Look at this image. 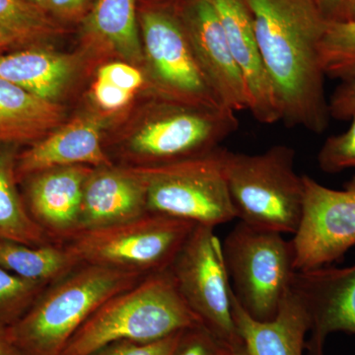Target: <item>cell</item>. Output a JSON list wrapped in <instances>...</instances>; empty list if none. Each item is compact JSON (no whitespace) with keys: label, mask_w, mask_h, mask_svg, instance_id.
<instances>
[{"label":"cell","mask_w":355,"mask_h":355,"mask_svg":"<svg viewBox=\"0 0 355 355\" xmlns=\"http://www.w3.org/2000/svg\"><path fill=\"white\" fill-rule=\"evenodd\" d=\"M280 119L317 135L330 121L320 43L328 23L314 0H247Z\"/></svg>","instance_id":"obj_1"},{"label":"cell","mask_w":355,"mask_h":355,"mask_svg":"<svg viewBox=\"0 0 355 355\" xmlns=\"http://www.w3.org/2000/svg\"><path fill=\"white\" fill-rule=\"evenodd\" d=\"M200 324L168 268L105 301L70 338L62 355H88L118 340L154 342Z\"/></svg>","instance_id":"obj_2"},{"label":"cell","mask_w":355,"mask_h":355,"mask_svg":"<svg viewBox=\"0 0 355 355\" xmlns=\"http://www.w3.org/2000/svg\"><path fill=\"white\" fill-rule=\"evenodd\" d=\"M144 277L105 266H79L46 287L24 316L7 327L9 336L22 355H62L100 305Z\"/></svg>","instance_id":"obj_3"},{"label":"cell","mask_w":355,"mask_h":355,"mask_svg":"<svg viewBox=\"0 0 355 355\" xmlns=\"http://www.w3.org/2000/svg\"><path fill=\"white\" fill-rule=\"evenodd\" d=\"M225 173L236 219L282 234L297 231L305 188L293 148L279 144L253 155L226 149Z\"/></svg>","instance_id":"obj_4"},{"label":"cell","mask_w":355,"mask_h":355,"mask_svg":"<svg viewBox=\"0 0 355 355\" xmlns=\"http://www.w3.org/2000/svg\"><path fill=\"white\" fill-rule=\"evenodd\" d=\"M198 224L146 212L137 218L80 231L62 243L80 265L147 275L168 270Z\"/></svg>","instance_id":"obj_5"},{"label":"cell","mask_w":355,"mask_h":355,"mask_svg":"<svg viewBox=\"0 0 355 355\" xmlns=\"http://www.w3.org/2000/svg\"><path fill=\"white\" fill-rule=\"evenodd\" d=\"M226 149L177 162L130 166L146 193L147 209L216 228L236 219L225 173Z\"/></svg>","instance_id":"obj_6"},{"label":"cell","mask_w":355,"mask_h":355,"mask_svg":"<svg viewBox=\"0 0 355 355\" xmlns=\"http://www.w3.org/2000/svg\"><path fill=\"white\" fill-rule=\"evenodd\" d=\"M222 251L237 302L257 321H272L297 272L291 240L239 221L222 243Z\"/></svg>","instance_id":"obj_7"},{"label":"cell","mask_w":355,"mask_h":355,"mask_svg":"<svg viewBox=\"0 0 355 355\" xmlns=\"http://www.w3.org/2000/svg\"><path fill=\"white\" fill-rule=\"evenodd\" d=\"M239 127L235 112L178 101L155 107L128 142L135 166L198 157L219 148Z\"/></svg>","instance_id":"obj_8"},{"label":"cell","mask_w":355,"mask_h":355,"mask_svg":"<svg viewBox=\"0 0 355 355\" xmlns=\"http://www.w3.org/2000/svg\"><path fill=\"white\" fill-rule=\"evenodd\" d=\"M180 293L209 329L233 349L242 345L232 312V287L214 228L197 225L169 268Z\"/></svg>","instance_id":"obj_9"},{"label":"cell","mask_w":355,"mask_h":355,"mask_svg":"<svg viewBox=\"0 0 355 355\" xmlns=\"http://www.w3.org/2000/svg\"><path fill=\"white\" fill-rule=\"evenodd\" d=\"M139 22L144 60L157 87L173 100L224 108L203 76L179 12L147 6Z\"/></svg>","instance_id":"obj_10"},{"label":"cell","mask_w":355,"mask_h":355,"mask_svg":"<svg viewBox=\"0 0 355 355\" xmlns=\"http://www.w3.org/2000/svg\"><path fill=\"white\" fill-rule=\"evenodd\" d=\"M304 207L291 240L297 272L343 260L355 246V176L342 190L304 175Z\"/></svg>","instance_id":"obj_11"},{"label":"cell","mask_w":355,"mask_h":355,"mask_svg":"<svg viewBox=\"0 0 355 355\" xmlns=\"http://www.w3.org/2000/svg\"><path fill=\"white\" fill-rule=\"evenodd\" d=\"M178 12L203 76L222 106L235 113L248 110L244 80L212 0H186Z\"/></svg>","instance_id":"obj_12"},{"label":"cell","mask_w":355,"mask_h":355,"mask_svg":"<svg viewBox=\"0 0 355 355\" xmlns=\"http://www.w3.org/2000/svg\"><path fill=\"white\" fill-rule=\"evenodd\" d=\"M291 289L309 316L310 338L305 347L309 355H324L331 334L355 335V265L296 272Z\"/></svg>","instance_id":"obj_13"},{"label":"cell","mask_w":355,"mask_h":355,"mask_svg":"<svg viewBox=\"0 0 355 355\" xmlns=\"http://www.w3.org/2000/svg\"><path fill=\"white\" fill-rule=\"evenodd\" d=\"M94 168L67 166L28 177L27 209L51 241L62 244L79 231L84 187Z\"/></svg>","instance_id":"obj_14"},{"label":"cell","mask_w":355,"mask_h":355,"mask_svg":"<svg viewBox=\"0 0 355 355\" xmlns=\"http://www.w3.org/2000/svg\"><path fill=\"white\" fill-rule=\"evenodd\" d=\"M212 2L223 26L229 49L244 80L248 110L257 121L266 125L282 121L257 41L253 14L247 0Z\"/></svg>","instance_id":"obj_15"},{"label":"cell","mask_w":355,"mask_h":355,"mask_svg":"<svg viewBox=\"0 0 355 355\" xmlns=\"http://www.w3.org/2000/svg\"><path fill=\"white\" fill-rule=\"evenodd\" d=\"M103 121L86 116L57 128L17 156L18 182L44 170L67 166L93 168L114 166L102 146Z\"/></svg>","instance_id":"obj_16"},{"label":"cell","mask_w":355,"mask_h":355,"mask_svg":"<svg viewBox=\"0 0 355 355\" xmlns=\"http://www.w3.org/2000/svg\"><path fill=\"white\" fill-rule=\"evenodd\" d=\"M146 212V188L132 167L94 168L84 187L78 232L121 223Z\"/></svg>","instance_id":"obj_17"},{"label":"cell","mask_w":355,"mask_h":355,"mask_svg":"<svg viewBox=\"0 0 355 355\" xmlns=\"http://www.w3.org/2000/svg\"><path fill=\"white\" fill-rule=\"evenodd\" d=\"M232 312L246 355H303L310 320L302 301L292 289L272 321L250 317L233 291Z\"/></svg>","instance_id":"obj_18"},{"label":"cell","mask_w":355,"mask_h":355,"mask_svg":"<svg viewBox=\"0 0 355 355\" xmlns=\"http://www.w3.org/2000/svg\"><path fill=\"white\" fill-rule=\"evenodd\" d=\"M71 55L43 48L0 53V80L55 102L76 72Z\"/></svg>","instance_id":"obj_19"},{"label":"cell","mask_w":355,"mask_h":355,"mask_svg":"<svg viewBox=\"0 0 355 355\" xmlns=\"http://www.w3.org/2000/svg\"><path fill=\"white\" fill-rule=\"evenodd\" d=\"M64 118L58 103L0 80V144L39 141L57 130Z\"/></svg>","instance_id":"obj_20"},{"label":"cell","mask_w":355,"mask_h":355,"mask_svg":"<svg viewBox=\"0 0 355 355\" xmlns=\"http://www.w3.org/2000/svg\"><path fill=\"white\" fill-rule=\"evenodd\" d=\"M84 38L139 64L144 60L137 0H96L83 20Z\"/></svg>","instance_id":"obj_21"},{"label":"cell","mask_w":355,"mask_h":355,"mask_svg":"<svg viewBox=\"0 0 355 355\" xmlns=\"http://www.w3.org/2000/svg\"><path fill=\"white\" fill-rule=\"evenodd\" d=\"M0 266L22 279L49 286L81 265L64 244L34 246L0 241Z\"/></svg>","instance_id":"obj_22"},{"label":"cell","mask_w":355,"mask_h":355,"mask_svg":"<svg viewBox=\"0 0 355 355\" xmlns=\"http://www.w3.org/2000/svg\"><path fill=\"white\" fill-rule=\"evenodd\" d=\"M17 156L10 147L0 146V241L44 245L51 241L33 219L17 189Z\"/></svg>","instance_id":"obj_23"},{"label":"cell","mask_w":355,"mask_h":355,"mask_svg":"<svg viewBox=\"0 0 355 355\" xmlns=\"http://www.w3.org/2000/svg\"><path fill=\"white\" fill-rule=\"evenodd\" d=\"M0 29L20 35L30 43L64 32L53 16L28 0H0Z\"/></svg>","instance_id":"obj_24"},{"label":"cell","mask_w":355,"mask_h":355,"mask_svg":"<svg viewBox=\"0 0 355 355\" xmlns=\"http://www.w3.org/2000/svg\"><path fill=\"white\" fill-rule=\"evenodd\" d=\"M324 76L343 81L355 77V21L328 24L319 48Z\"/></svg>","instance_id":"obj_25"},{"label":"cell","mask_w":355,"mask_h":355,"mask_svg":"<svg viewBox=\"0 0 355 355\" xmlns=\"http://www.w3.org/2000/svg\"><path fill=\"white\" fill-rule=\"evenodd\" d=\"M46 287L0 266V326L10 327L24 316Z\"/></svg>","instance_id":"obj_26"},{"label":"cell","mask_w":355,"mask_h":355,"mask_svg":"<svg viewBox=\"0 0 355 355\" xmlns=\"http://www.w3.org/2000/svg\"><path fill=\"white\" fill-rule=\"evenodd\" d=\"M345 132L331 135L318 153V165L327 174L355 169V112Z\"/></svg>","instance_id":"obj_27"},{"label":"cell","mask_w":355,"mask_h":355,"mask_svg":"<svg viewBox=\"0 0 355 355\" xmlns=\"http://www.w3.org/2000/svg\"><path fill=\"white\" fill-rule=\"evenodd\" d=\"M234 349L200 324L182 333L172 355H233Z\"/></svg>","instance_id":"obj_28"},{"label":"cell","mask_w":355,"mask_h":355,"mask_svg":"<svg viewBox=\"0 0 355 355\" xmlns=\"http://www.w3.org/2000/svg\"><path fill=\"white\" fill-rule=\"evenodd\" d=\"M183 331L154 342L118 340L104 345L88 355H172Z\"/></svg>","instance_id":"obj_29"},{"label":"cell","mask_w":355,"mask_h":355,"mask_svg":"<svg viewBox=\"0 0 355 355\" xmlns=\"http://www.w3.org/2000/svg\"><path fill=\"white\" fill-rule=\"evenodd\" d=\"M98 78L132 93L144 83V77L139 69L123 62L104 65L98 71Z\"/></svg>","instance_id":"obj_30"},{"label":"cell","mask_w":355,"mask_h":355,"mask_svg":"<svg viewBox=\"0 0 355 355\" xmlns=\"http://www.w3.org/2000/svg\"><path fill=\"white\" fill-rule=\"evenodd\" d=\"M329 112L334 120H350L355 112V77L340 81L329 99Z\"/></svg>","instance_id":"obj_31"},{"label":"cell","mask_w":355,"mask_h":355,"mask_svg":"<svg viewBox=\"0 0 355 355\" xmlns=\"http://www.w3.org/2000/svg\"><path fill=\"white\" fill-rule=\"evenodd\" d=\"M95 101L105 110L123 108L132 100L133 93L118 87L108 81L97 78L93 87Z\"/></svg>","instance_id":"obj_32"},{"label":"cell","mask_w":355,"mask_h":355,"mask_svg":"<svg viewBox=\"0 0 355 355\" xmlns=\"http://www.w3.org/2000/svg\"><path fill=\"white\" fill-rule=\"evenodd\" d=\"M328 24L355 21V0H314Z\"/></svg>","instance_id":"obj_33"},{"label":"cell","mask_w":355,"mask_h":355,"mask_svg":"<svg viewBox=\"0 0 355 355\" xmlns=\"http://www.w3.org/2000/svg\"><path fill=\"white\" fill-rule=\"evenodd\" d=\"M91 0H51L48 12L62 20H74L81 17Z\"/></svg>","instance_id":"obj_34"},{"label":"cell","mask_w":355,"mask_h":355,"mask_svg":"<svg viewBox=\"0 0 355 355\" xmlns=\"http://www.w3.org/2000/svg\"><path fill=\"white\" fill-rule=\"evenodd\" d=\"M27 44L32 43L20 35L0 29V53H6L15 46H24Z\"/></svg>","instance_id":"obj_35"},{"label":"cell","mask_w":355,"mask_h":355,"mask_svg":"<svg viewBox=\"0 0 355 355\" xmlns=\"http://www.w3.org/2000/svg\"><path fill=\"white\" fill-rule=\"evenodd\" d=\"M0 355H22L11 340L7 327L3 326H0Z\"/></svg>","instance_id":"obj_36"},{"label":"cell","mask_w":355,"mask_h":355,"mask_svg":"<svg viewBox=\"0 0 355 355\" xmlns=\"http://www.w3.org/2000/svg\"><path fill=\"white\" fill-rule=\"evenodd\" d=\"M28 1L31 2L34 6H38L48 12V8L50 6L51 0H28Z\"/></svg>","instance_id":"obj_37"},{"label":"cell","mask_w":355,"mask_h":355,"mask_svg":"<svg viewBox=\"0 0 355 355\" xmlns=\"http://www.w3.org/2000/svg\"><path fill=\"white\" fill-rule=\"evenodd\" d=\"M233 355H246L245 354L244 347H243V345H240V347H236L234 349V352H233Z\"/></svg>","instance_id":"obj_38"},{"label":"cell","mask_w":355,"mask_h":355,"mask_svg":"<svg viewBox=\"0 0 355 355\" xmlns=\"http://www.w3.org/2000/svg\"><path fill=\"white\" fill-rule=\"evenodd\" d=\"M154 1H160V0H154Z\"/></svg>","instance_id":"obj_39"}]
</instances>
